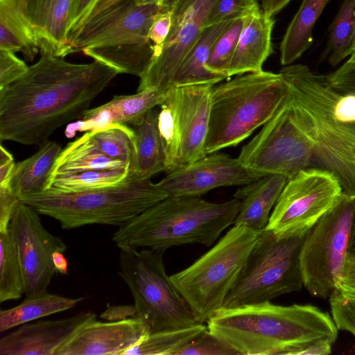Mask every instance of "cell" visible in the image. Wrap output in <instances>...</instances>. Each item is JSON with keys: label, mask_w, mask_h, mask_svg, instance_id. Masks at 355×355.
<instances>
[{"label": "cell", "mask_w": 355, "mask_h": 355, "mask_svg": "<svg viewBox=\"0 0 355 355\" xmlns=\"http://www.w3.org/2000/svg\"><path fill=\"white\" fill-rule=\"evenodd\" d=\"M167 92L150 87L132 95L114 96L109 102L95 108L88 109L81 120L69 126L67 136L76 131H92L110 125H135L146 114L166 99Z\"/></svg>", "instance_id": "ffe728a7"}, {"label": "cell", "mask_w": 355, "mask_h": 355, "mask_svg": "<svg viewBox=\"0 0 355 355\" xmlns=\"http://www.w3.org/2000/svg\"><path fill=\"white\" fill-rule=\"evenodd\" d=\"M288 180L283 175H267L238 189L234 198L240 201V209L234 225L264 229Z\"/></svg>", "instance_id": "cb8c5ba5"}, {"label": "cell", "mask_w": 355, "mask_h": 355, "mask_svg": "<svg viewBox=\"0 0 355 355\" xmlns=\"http://www.w3.org/2000/svg\"><path fill=\"white\" fill-rule=\"evenodd\" d=\"M94 1L95 0H73L68 38L80 24Z\"/></svg>", "instance_id": "ee69618b"}, {"label": "cell", "mask_w": 355, "mask_h": 355, "mask_svg": "<svg viewBox=\"0 0 355 355\" xmlns=\"http://www.w3.org/2000/svg\"><path fill=\"white\" fill-rule=\"evenodd\" d=\"M132 126L134 150L124 181L148 180L165 171L166 155L158 128L157 110H150L140 122Z\"/></svg>", "instance_id": "603a6c76"}, {"label": "cell", "mask_w": 355, "mask_h": 355, "mask_svg": "<svg viewBox=\"0 0 355 355\" xmlns=\"http://www.w3.org/2000/svg\"><path fill=\"white\" fill-rule=\"evenodd\" d=\"M127 171L128 169L88 170L55 174L51 175L46 191L73 193L113 187L125 180Z\"/></svg>", "instance_id": "f546056e"}, {"label": "cell", "mask_w": 355, "mask_h": 355, "mask_svg": "<svg viewBox=\"0 0 355 355\" xmlns=\"http://www.w3.org/2000/svg\"><path fill=\"white\" fill-rule=\"evenodd\" d=\"M207 329L203 323H197L189 327L147 334L123 355H174Z\"/></svg>", "instance_id": "1f68e13d"}, {"label": "cell", "mask_w": 355, "mask_h": 355, "mask_svg": "<svg viewBox=\"0 0 355 355\" xmlns=\"http://www.w3.org/2000/svg\"><path fill=\"white\" fill-rule=\"evenodd\" d=\"M207 322V329L239 355H304L315 343H334L338 334L332 317L310 304L222 308Z\"/></svg>", "instance_id": "3957f363"}, {"label": "cell", "mask_w": 355, "mask_h": 355, "mask_svg": "<svg viewBox=\"0 0 355 355\" xmlns=\"http://www.w3.org/2000/svg\"><path fill=\"white\" fill-rule=\"evenodd\" d=\"M173 10H161L155 17L148 33V38L153 46V56L162 51L169 33Z\"/></svg>", "instance_id": "ab89813d"}, {"label": "cell", "mask_w": 355, "mask_h": 355, "mask_svg": "<svg viewBox=\"0 0 355 355\" xmlns=\"http://www.w3.org/2000/svg\"><path fill=\"white\" fill-rule=\"evenodd\" d=\"M91 139L105 155L129 166L134 150V133L127 125L114 124L89 131Z\"/></svg>", "instance_id": "836d02e7"}, {"label": "cell", "mask_w": 355, "mask_h": 355, "mask_svg": "<svg viewBox=\"0 0 355 355\" xmlns=\"http://www.w3.org/2000/svg\"><path fill=\"white\" fill-rule=\"evenodd\" d=\"M326 76L334 88L341 92L355 94V55H352L336 70Z\"/></svg>", "instance_id": "60d3db41"}, {"label": "cell", "mask_w": 355, "mask_h": 355, "mask_svg": "<svg viewBox=\"0 0 355 355\" xmlns=\"http://www.w3.org/2000/svg\"><path fill=\"white\" fill-rule=\"evenodd\" d=\"M28 67L15 53L0 49V89L23 76Z\"/></svg>", "instance_id": "f35d334b"}, {"label": "cell", "mask_w": 355, "mask_h": 355, "mask_svg": "<svg viewBox=\"0 0 355 355\" xmlns=\"http://www.w3.org/2000/svg\"><path fill=\"white\" fill-rule=\"evenodd\" d=\"M340 284L355 288V254H348Z\"/></svg>", "instance_id": "bcb514c9"}, {"label": "cell", "mask_w": 355, "mask_h": 355, "mask_svg": "<svg viewBox=\"0 0 355 355\" xmlns=\"http://www.w3.org/2000/svg\"><path fill=\"white\" fill-rule=\"evenodd\" d=\"M20 78L0 89V141L42 144L84 113L120 73L94 60L74 64L40 52Z\"/></svg>", "instance_id": "6da1fadb"}, {"label": "cell", "mask_w": 355, "mask_h": 355, "mask_svg": "<svg viewBox=\"0 0 355 355\" xmlns=\"http://www.w3.org/2000/svg\"><path fill=\"white\" fill-rule=\"evenodd\" d=\"M15 163H10L0 166V186H6L8 184Z\"/></svg>", "instance_id": "681fc988"}, {"label": "cell", "mask_w": 355, "mask_h": 355, "mask_svg": "<svg viewBox=\"0 0 355 355\" xmlns=\"http://www.w3.org/2000/svg\"><path fill=\"white\" fill-rule=\"evenodd\" d=\"M343 193L331 171L314 167L301 170L287 182L265 228L279 236L306 232Z\"/></svg>", "instance_id": "5bb4252c"}, {"label": "cell", "mask_w": 355, "mask_h": 355, "mask_svg": "<svg viewBox=\"0 0 355 355\" xmlns=\"http://www.w3.org/2000/svg\"><path fill=\"white\" fill-rule=\"evenodd\" d=\"M128 168V165L123 162L110 158L102 153L87 132L62 149L51 175L88 170H115Z\"/></svg>", "instance_id": "83f0119b"}, {"label": "cell", "mask_w": 355, "mask_h": 355, "mask_svg": "<svg viewBox=\"0 0 355 355\" xmlns=\"http://www.w3.org/2000/svg\"><path fill=\"white\" fill-rule=\"evenodd\" d=\"M163 0H135V2L137 5H148L153 3H161Z\"/></svg>", "instance_id": "db71d44e"}, {"label": "cell", "mask_w": 355, "mask_h": 355, "mask_svg": "<svg viewBox=\"0 0 355 355\" xmlns=\"http://www.w3.org/2000/svg\"><path fill=\"white\" fill-rule=\"evenodd\" d=\"M119 275L134 299L135 318L148 334L198 322L165 270L164 250L120 248Z\"/></svg>", "instance_id": "30bf717a"}, {"label": "cell", "mask_w": 355, "mask_h": 355, "mask_svg": "<svg viewBox=\"0 0 355 355\" xmlns=\"http://www.w3.org/2000/svg\"><path fill=\"white\" fill-rule=\"evenodd\" d=\"M184 1L186 0H163L162 2V10H173Z\"/></svg>", "instance_id": "f5cc1de1"}, {"label": "cell", "mask_w": 355, "mask_h": 355, "mask_svg": "<svg viewBox=\"0 0 355 355\" xmlns=\"http://www.w3.org/2000/svg\"><path fill=\"white\" fill-rule=\"evenodd\" d=\"M122 0H95L92 6L81 21L78 27L69 36L74 33L78 29L85 24L98 17L100 15L112 8ZM69 40V38H68Z\"/></svg>", "instance_id": "f6af8a7d"}, {"label": "cell", "mask_w": 355, "mask_h": 355, "mask_svg": "<svg viewBox=\"0 0 355 355\" xmlns=\"http://www.w3.org/2000/svg\"><path fill=\"white\" fill-rule=\"evenodd\" d=\"M262 177L244 166L238 158L216 152L167 173L157 183L168 196H201L216 188L243 186Z\"/></svg>", "instance_id": "e0dca14e"}, {"label": "cell", "mask_w": 355, "mask_h": 355, "mask_svg": "<svg viewBox=\"0 0 355 355\" xmlns=\"http://www.w3.org/2000/svg\"><path fill=\"white\" fill-rule=\"evenodd\" d=\"M352 55H355V49H354V53H353V54H352Z\"/></svg>", "instance_id": "11a10c76"}, {"label": "cell", "mask_w": 355, "mask_h": 355, "mask_svg": "<svg viewBox=\"0 0 355 355\" xmlns=\"http://www.w3.org/2000/svg\"><path fill=\"white\" fill-rule=\"evenodd\" d=\"M29 0H0V19L30 22L27 16Z\"/></svg>", "instance_id": "7bdbcfd3"}, {"label": "cell", "mask_w": 355, "mask_h": 355, "mask_svg": "<svg viewBox=\"0 0 355 355\" xmlns=\"http://www.w3.org/2000/svg\"><path fill=\"white\" fill-rule=\"evenodd\" d=\"M242 19H238L217 39L207 63V67L209 70L223 74L227 78H229L230 64L242 28Z\"/></svg>", "instance_id": "e575fe53"}, {"label": "cell", "mask_w": 355, "mask_h": 355, "mask_svg": "<svg viewBox=\"0 0 355 355\" xmlns=\"http://www.w3.org/2000/svg\"><path fill=\"white\" fill-rule=\"evenodd\" d=\"M24 291L17 248L8 230L0 232V302L18 300Z\"/></svg>", "instance_id": "d6a6232c"}, {"label": "cell", "mask_w": 355, "mask_h": 355, "mask_svg": "<svg viewBox=\"0 0 355 355\" xmlns=\"http://www.w3.org/2000/svg\"><path fill=\"white\" fill-rule=\"evenodd\" d=\"M309 231L279 236L266 228L232 288L223 308L270 302L302 289V247Z\"/></svg>", "instance_id": "9c48e42d"}, {"label": "cell", "mask_w": 355, "mask_h": 355, "mask_svg": "<svg viewBox=\"0 0 355 355\" xmlns=\"http://www.w3.org/2000/svg\"><path fill=\"white\" fill-rule=\"evenodd\" d=\"M150 179L123 181L96 190L62 193L45 191L20 199L39 214L57 220L63 230L87 225L121 226L167 197Z\"/></svg>", "instance_id": "52a82bcc"}, {"label": "cell", "mask_w": 355, "mask_h": 355, "mask_svg": "<svg viewBox=\"0 0 355 355\" xmlns=\"http://www.w3.org/2000/svg\"><path fill=\"white\" fill-rule=\"evenodd\" d=\"M21 266L26 297L47 292L56 273L53 254L64 252L66 244L51 234L41 223L39 213L24 202L17 205L9 227Z\"/></svg>", "instance_id": "9a60e30c"}, {"label": "cell", "mask_w": 355, "mask_h": 355, "mask_svg": "<svg viewBox=\"0 0 355 355\" xmlns=\"http://www.w3.org/2000/svg\"><path fill=\"white\" fill-rule=\"evenodd\" d=\"M291 0H263V12L270 17L277 14Z\"/></svg>", "instance_id": "7dc6e473"}, {"label": "cell", "mask_w": 355, "mask_h": 355, "mask_svg": "<svg viewBox=\"0 0 355 355\" xmlns=\"http://www.w3.org/2000/svg\"><path fill=\"white\" fill-rule=\"evenodd\" d=\"M288 96L282 75L263 70L213 86L206 155L237 146L268 121Z\"/></svg>", "instance_id": "5b68a950"}, {"label": "cell", "mask_w": 355, "mask_h": 355, "mask_svg": "<svg viewBox=\"0 0 355 355\" xmlns=\"http://www.w3.org/2000/svg\"><path fill=\"white\" fill-rule=\"evenodd\" d=\"M237 158L244 166L263 176L279 174L288 179L315 163L311 141L290 114L288 96Z\"/></svg>", "instance_id": "4fadbf2b"}, {"label": "cell", "mask_w": 355, "mask_h": 355, "mask_svg": "<svg viewBox=\"0 0 355 355\" xmlns=\"http://www.w3.org/2000/svg\"><path fill=\"white\" fill-rule=\"evenodd\" d=\"M216 0H186L173 12L172 24L161 52L153 57L140 77L137 92L150 87L167 92L174 74L206 26L207 16Z\"/></svg>", "instance_id": "2e32d148"}, {"label": "cell", "mask_w": 355, "mask_h": 355, "mask_svg": "<svg viewBox=\"0 0 355 355\" xmlns=\"http://www.w3.org/2000/svg\"><path fill=\"white\" fill-rule=\"evenodd\" d=\"M237 19H227L203 29L176 70L173 78V87L203 84L214 85L227 78L223 74L209 70L207 63L217 39Z\"/></svg>", "instance_id": "d4e9b609"}, {"label": "cell", "mask_w": 355, "mask_h": 355, "mask_svg": "<svg viewBox=\"0 0 355 355\" xmlns=\"http://www.w3.org/2000/svg\"><path fill=\"white\" fill-rule=\"evenodd\" d=\"M355 49V0H344L329 33L327 48L322 55L329 64L335 67Z\"/></svg>", "instance_id": "4dcf8cb0"}, {"label": "cell", "mask_w": 355, "mask_h": 355, "mask_svg": "<svg viewBox=\"0 0 355 355\" xmlns=\"http://www.w3.org/2000/svg\"><path fill=\"white\" fill-rule=\"evenodd\" d=\"M161 3L122 0L69 37L71 53L82 51L120 73L144 74L153 56L148 33Z\"/></svg>", "instance_id": "8992f818"}, {"label": "cell", "mask_w": 355, "mask_h": 355, "mask_svg": "<svg viewBox=\"0 0 355 355\" xmlns=\"http://www.w3.org/2000/svg\"><path fill=\"white\" fill-rule=\"evenodd\" d=\"M95 318V313L86 311L22 324L0 339V355H55L83 324Z\"/></svg>", "instance_id": "d6986e66"}, {"label": "cell", "mask_w": 355, "mask_h": 355, "mask_svg": "<svg viewBox=\"0 0 355 355\" xmlns=\"http://www.w3.org/2000/svg\"><path fill=\"white\" fill-rule=\"evenodd\" d=\"M213 86L174 87L167 92L158 111L166 174L181 170L207 155L205 144Z\"/></svg>", "instance_id": "8fae6325"}, {"label": "cell", "mask_w": 355, "mask_h": 355, "mask_svg": "<svg viewBox=\"0 0 355 355\" xmlns=\"http://www.w3.org/2000/svg\"><path fill=\"white\" fill-rule=\"evenodd\" d=\"M279 73L288 85L291 116L311 141L315 163L354 196L355 94L334 88L326 75L306 65H288Z\"/></svg>", "instance_id": "7a4b0ae2"}, {"label": "cell", "mask_w": 355, "mask_h": 355, "mask_svg": "<svg viewBox=\"0 0 355 355\" xmlns=\"http://www.w3.org/2000/svg\"><path fill=\"white\" fill-rule=\"evenodd\" d=\"M259 8L257 0H216L206 21V26L227 19L243 18Z\"/></svg>", "instance_id": "74e56055"}, {"label": "cell", "mask_w": 355, "mask_h": 355, "mask_svg": "<svg viewBox=\"0 0 355 355\" xmlns=\"http://www.w3.org/2000/svg\"><path fill=\"white\" fill-rule=\"evenodd\" d=\"M13 157L2 145L0 146V166L13 162Z\"/></svg>", "instance_id": "816d5d0a"}, {"label": "cell", "mask_w": 355, "mask_h": 355, "mask_svg": "<svg viewBox=\"0 0 355 355\" xmlns=\"http://www.w3.org/2000/svg\"><path fill=\"white\" fill-rule=\"evenodd\" d=\"M83 297L68 298L48 292L26 297L19 305L0 311V332L73 308Z\"/></svg>", "instance_id": "f1b7e54d"}, {"label": "cell", "mask_w": 355, "mask_h": 355, "mask_svg": "<svg viewBox=\"0 0 355 355\" xmlns=\"http://www.w3.org/2000/svg\"><path fill=\"white\" fill-rule=\"evenodd\" d=\"M352 214V198L343 193L307 234L300 267L304 286L313 296L329 297L340 283L349 254Z\"/></svg>", "instance_id": "7c38bea8"}, {"label": "cell", "mask_w": 355, "mask_h": 355, "mask_svg": "<svg viewBox=\"0 0 355 355\" xmlns=\"http://www.w3.org/2000/svg\"><path fill=\"white\" fill-rule=\"evenodd\" d=\"M329 302L331 317L338 329L355 336V288L337 285Z\"/></svg>", "instance_id": "d590c367"}, {"label": "cell", "mask_w": 355, "mask_h": 355, "mask_svg": "<svg viewBox=\"0 0 355 355\" xmlns=\"http://www.w3.org/2000/svg\"><path fill=\"white\" fill-rule=\"evenodd\" d=\"M147 334L135 318L111 322L95 318L83 324L55 355H123Z\"/></svg>", "instance_id": "ac0fdd59"}, {"label": "cell", "mask_w": 355, "mask_h": 355, "mask_svg": "<svg viewBox=\"0 0 355 355\" xmlns=\"http://www.w3.org/2000/svg\"><path fill=\"white\" fill-rule=\"evenodd\" d=\"M73 0H29L27 16L40 52L64 58L71 53L68 40Z\"/></svg>", "instance_id": "44dd1931"}, {"label": "cell", "mask_w": 355, "mask_h": 355, "mask_svg": "<svg viewBox=\"0 0 355 355\" xmlns=\"http://www.w3.org/2000/svg\"><path fill=\"white\" fill-rule=\"evenodd\" d=\"M53 264L56 270L62 275H67L68 272V262L62 252H55L53 254Z\"/></svg>", "instance_id": "c3c4849f"}, {"label": "cell", "mask_w": 355, "mask_h": 355, "mask_svg": "<svg viewBox=\"0 0 355 355\" xmlns=\"http://www.w3.org/2000/svg\"><path fill=\"white\" fill-rule=\"evenodd\" d=\"M259 235L260 231L234 225L211 249L170 276L198 323L223 308Z\"/></svg>", "instance_id": "ba28073f"}, {"label": "cell", "mask_w": 355, "mask_h": 355, "mask_svg": "<svg viewBox=\"0 0 355 355\" xmlns=\"http://www.w3.org/2000/svg\"><path fill=\"white\" fill-rule=\"evenodd\" d=\"M62 150L55 141H46L28 158L15 164L8 186L21 198L46 190L55 162Z\"/></svg>", "instance_id": "484cf974"}, {"label": "cell", "mask_w": 355, "mask_h": 355, "mask_svg": "<svg viewBox=\"0 0 355 355\" xmlns=\"http://www.w3.org/2000/svg\"><path fill=\"white\" fill-rule=\"evenodd\" d=\"M353 204V214L351 225V234L349 243V254H355V196L351 197Z\"/></svg>", "instance_id": "f907efd6"}, {"label": "cell", "mask_w": 355, "mask_h": 355, "mask_svg": "<svg viewBox=\"0 0 355 355\" xmlns=\"http://www.w3.org/2000/svg\"><path fill=\"white\" fill-rule=\"evenodd\" d=\"M174 355H239L207 329L187 345L177 350Z\"/></svg>", "instance_id": "8d00e7d4"}, {"label": "cell", "mask_w": 355, "mask_h": 355, "mask_svg": "<svg viewBox=\"0 0 355 355\" xmlns=\"http://www.w3.org/2000/svg\"><path fill=\"white\" fill-rule=\"evenodd\" d=\"M20 202L8 186H0V232L8 230L12 215Z\"/></svg>", "instance_id": "b9f144b4"}, {"label": "cell", "mask_w": 355, "mask_h": 355, "mask_svg": "<svg viewBox=\"0 0 355 355\" xmlns=\"http://www.w3.org/2000/svg\"><path fill=\"white\" fill-rule=\"evenodd\" d=\"M236 50L228 76L262 71V66L271 54L272 31L275 24L272 17L260 8L243 19Z\"/></svg>", "instance_id": "7402d4cb"}, {"label": "cell", "mask_w": 355, "mask_h": 355, "mask_svg": "<svg viewBox=\"0 0 355 355\" xmlns=\"http://www.w3.org/2000/svg\"><path fill=\"white\" fill-rule=\"evenodd\" d=\"M330 0H303L290 22L280 45V62L288 65L311 46L313 30Z\"/></svg>", "instance_id": "4316f807"}, {"label": "cell", "mask_w": 355, "mask_h": 355, "mask_svg": "<svg viewBox=\"0 0 355 355\" xmlns=\"http://www.w3.org/2000/svg\"><path fill=\"white\" fill-rule=\"evenodd\" d=\"M240 201L208 202L200 196H167L119 227L112 240L123 247L164 250L173 246H210L234 224Z\"/></svg>", "instance_id": "277c9868"}]
</instances>
